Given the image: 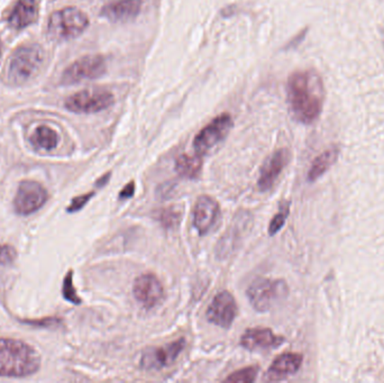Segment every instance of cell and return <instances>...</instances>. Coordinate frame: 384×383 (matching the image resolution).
<instances>
[{
  "label": "cell",
  "mask_w": 384,
  "mask_h": 383,
  "mask_svg": "<svg viewBox=\"0 0 384 383\" xmlns=\"http://www.w3.org/2000/svg\"><path fill=\"white\" fill-rule=\"evenodd\" d=\"M115 97L104 89H87L72 95L64 102L68 111L77 114H95L114 105Z\"/></svg>",
  "instance_id": "7"
},
{
  "label": "cell",
  "mask_w": 384,
  "mask_h": 383,
  "mask_svg": "<svg viewBox=\"0 0 384 383\" xmlns=\"http://www.w3.org/2000/svg\"><path fill=\"white\" fill-rule=\"evenodd\" d=\"M186 348V339H179L176 342L146 348L140 358V367L144 370H161L171 367Z\"/></svg>",
  "instance_id": "10"
},
{
  "label": "cell",
  "mask_w": 384,
  "mask_h": 383,
  "mask_svg": "<svg viewBox=\"0 0 384 383\" xmlns=\"http://www.w3.org/2000/svg\"><path fill=\"white\" fill-rule=\"evenodd\" d=\"M289 212H290V209H289V204L282 205L277 215L272 218L271 223H270L269 225V234L271 235V236L280 232L281 229L284 226L287 218H288L289 216Z\"/></svg>",
  "instance_id": "24"
},
{
  "label": "cell",
  "mask_w": 384,
  "mask_h": 383,
  "mask_svg": "<svg viewBox=\"0 0 384 383\" xmlns=\"http://www.w3.org/2000/svg\"><path fill=\"white\" fill-rule=\"evenodd\" d=\"M49 199V193L41 183L25 180L18 186L14 199V209L18 215L28 216L41 209Z\"/></svg>",
  "instance_id": "9"
},
{
  "label": "cell",
  "mask_w": 384,
  "mask_h": 383,
  "mask_svg": "<svg viewBox=\"0 0 384 383\" xmlns=\"http://www.w3.org/2000/svg\"><path fill=\"white\" fill-rule=\"evenodd\" d=\"M220 204L212 197H199L193 207V227L200 235H206L220 217Z\"/></svg>",
  "instance_id": "14"
},
{
  "label": "cell",
  "mask_w": 384,
  "mask_h": 383,
  "mask_svg": "<svg viewBox=\"0 0 384 383\" xmlns=\"http://www.w3.org/2000/svg\"><path fill=\"white\" fill-rule=\"evenodd\" d=\"M41 358L30 345L13 339H0V377L24 378L37 372Z\"/></svg>",
  "instance_id": "2"
},
{
  "label": "cell",
  "mask_w": 384,
  "mask_h": 383,
  "mask_svg": "<svg viewBox=\"0 0 384 383\" xmlns=\"http://www.w3.org/2000/svg\"><path fill=\"white\" fill-rule=\"evenodd\" d=\"M236 315V301L229 291L217 293L206 312V317L209 323L225 328V329L233 325Z\"/></svg>",
  "instance_id": "11"
},
{
  "label": "cell",
  "mask_w": 384,
  "mask_h": 383,
  "mask_svg": "<svg viewBox=\"0 0 384 383\" xmlns=\"http://www.w3.org/2000/svg\"><path fill=\"white\" fill-rule=\"evenodd\" d=\"M304 356L299 353H283L272 362L266 371V379L269 381H281L289 378L299 371Z\"/></svg>",
  "instance_id": "17"
},
{
  "label": "cell",
  "mask_w": 384,
  "mask_h": 383,
  "mask_svg": "<svg viewBox=\"0 0 384 383\" xmlns=\"http://www.w3.org/2000/svg\"><path fill=\"white\" fill-rule=\"evenodd\" d=\"M181 212L173 207L162 208L157 212V221L162 225L163 229H171L178 226L181 221Z\"/></svg>",
  "instance_id": "22"
},
{
  "label": "cell",
  "mask_w": 384,
  "mask_h": 383,
  "mask_svg": "<svg viewBox=\"0 0 384 383\" xmlns=\"http://www.w3.org/2000/svg\"><path fill=\"white\" fill-rule=\"evenodd\" d=\"M30 142L36 149L51 151L58 147L59 135L49 126H39L30 136Z\"/></svg>",
  "instance_id": "21"
},
{
  "label": "cell",
  "mask_w": 384,
  "mask_h": 383,
  "mask_svg": "<svg viewBox=\"0 0 384 383\" xmlns=\"http://www.w3.org/2000/svg\"><path fill=\"white\" fill-rule=\"evenodd\" d=\"M258 373V367H247L228 375L224 381L229 383H252L256 380Z\"/></svg>",
  "instance_id": "23"
},
{
  "label": "cell",
  "mask_w": 384,
  "mask_h": 383,
  "mask_svg": "<svg viewBox=\"0 0 384 383\" xmlns=\"http://www.w3.org/2000/svg\"><path fill=\"white\" fill-rule=\"evenodd\" d=\"M135 193V182L131 181L123 188V190L119 193V199L121 200H126V199L132 198Z\"/></svg>",
  "instance_id": "28"
},
{
  "label": "cell",
  "mask_w": 384,
  "mask_h": 383,
  "mask_svg": "<svg viewBox=\"0 0 384 383\" xmlns=\"http://www.w3.org/2000/svg\"><path fill=\"white\" fill-rule=\"evenodd\" d=\"M142 6L143 0H116L104 5L100 15L112 23L129 22L138 16Z\"/></svg>",
  "instance_id": "16"
},
{
  "label": "cell",
  "mask_w": 384,
  "mask_h": 383,
  "mask_svg": "<svg viewBox=\"0 0 384 383\" xmlns=\"http://www.w3.org/2000/svg\"><path fill=\"white\" fill-rule=\"evenodd\" d=\"M290 161V152L287 149H279L270 155L260 170L258 188L260 191H268L275 186L283 170Z\"/></svg>",
  "instance_id": "13"
},
{
  "label": "cell",
  "mask_w": 384,
  "mask_h": 383,
  "mask_svg": "<svg viewBox=\"0 0 384 383\" xmlns=\"http://www.w3.org/2000/svg\"><path fill=\"white\" fill-rule=\"evenodd\" d=\"M233 124V118L227 113L220 114V116L212 119L198 133L193 140L196 154L200 157L209 154L217 145H220L227 138Z\"/></svg>",
  "instance_id": "6"
},
{
  "label": "cell",
  "mask_w": 384,
  "mask_h": 383,
  "mask_svg": "<svg viewBox=\"0 0 384 383\" xmlns=\"http://www.w3.org/2000/svg\"><path fill=\"white\" fill-rule=\"evenodd\" d=\"M16 251L8 245H0V265H11L16 259Z\"/></svg>",
  "instance_id": "26"
},
{
  "label": "cell",
  "mask_w": 384,
  "mask_h": 383,
  "mask_svg": "<svg viewBox=\"0 0 384 383\" xmlns=\"http://www.w3.org/2000/svg\"><path fill=\"white\" fill-rule=\"evenodd\" d=\"M382 35H383V45H384V30L382 32Z\"/></svg>",
  "instance_id": "29"
},
{
  "label": "cell",
  "mask_w": 384,
  "mask_h": 383,
  "mask_svg": "<svg viewBox=\"0 0 384 383\" xmlns=\"http://www.w3.org/2000/svg\"><path fill=\"white\" fill-rule=\"evenodd\" d=\"M37 16L39 8L36 0H18L8 17V24L15 30H23L35 23Z\"/></svg>",
  "instance_id": "18"
},
{
  "label": "cell",
  "mask_w": 384,
  "mask_h": 383,
  "mask_svg": "<svg viewBox=\"0 0 384 383\" xmlns=\"http://www.w3.org/2000/svg\"><path fill=\"white\" fill-rule=\"evenodd\" d=\"M133 295L144 308L152 309L163 300L164 288L153 273H144L135 279Z\"/></svg>",
  "instance_id": "12"
},
{
  "label": "cell",
  "mask_w": 384,
  "mask_h": 383,
  "mask_svg": "<svg viewBox=\"0 0 384 383\" xmlns=\"http://www.w3.org/2000/svg\"><path fill=\"white\" fill-rule=\"evenodd\" d=\"M338 157H340V149L338 147H332V149L323 152L320 155L316 157L315 161L311 164V170L308 172V180L313 182L319 179L323 174H326L330 170V166L335 164Z\"/></svg>",
  "instance_id": "19"
},
{
  "label": "cell",
  "mask_w": 384,
  "mask_h": 383,
  "mask_svg": "<svg viewBox=\"0 0 384 383\" xmlns=\"http://www.w3.org/2000/svg\"><path fill=\"white\" fill-rule=\"evenodd\" d=\"M203 170L200 155L181 154L176 161V171L184 179H196Z\"/></svg>",
  "instance_id": "20"
},
{
  "label": "cell",
  "mask_w": 384,
  "mask_h": 383,
  "mask_svg": "<svg viewBox=\"0 0 384 383\" xmlns=\"http://www.w3.org/2000/svg\"><path fill=\"white\" fill-rule=\"evenodd\" d=\"M246 296L256 312H269L275 303L288 296V286L283 280L258 278L250 284Z\"/></svg>",
  "instance_id": "5"
},
{
  "label": "cell",
  "mask_w": 384,
  "mask_h": 383,
  "mask_svg": "<svg viewBox=\"0 0 384 383\" xmlns=\"http://www.w3.org/2000/svg\"><path fill=\"white\" fill-rule=\"evenodd\" d=\"M287 102L291 115L301 124H313L325 102L324 81L313 70L296 71L287 83Z\"/></svg>",
  "instance_id": "1"
},
{
  "label": "cell",
  "mask_w": 384,
  "mask_h": 383,
  "mask_svg": "<svg viewBox=\"0 0 384 383\" xmlns=\"http://www.w3.org/2000/svg\"><path fill=\"white\" fill-rule=\"evenodd\" d=\"M283 343L284 337L275 335L270 328H248L241 337V346L252 352L277 348Z\"/></svg>",
  "instance_id": "15"
},
{
  "label": "cell",
  "mask_w": 384,
  "mask_h": 383,
  "mask_svg": "<svg viewBox=\"0 0 384 383\" xmlns=\"http://www.w3.org/2000/svg\"><path fill=\"white\" fill-rule=\"evenodd\" d=\"M43 51L40 45H23L11 54L7 66V79L14 85L28 83L43 63Z\"/></svg>",
  "instance_id": "3"
},
{
  "label": "cell",
  "mask_w": 384,
  "mask_h": 383,
  "mask_svg": "<svg viewBox=\"0 0 384 383\" xmlns=\"http://www.w3.org/2000/svg\"><path fill=\"white\" fill-rule=\"evenodd\" d=\"M106 70L107 64L104 56H83L64 70L61 83L64 85H74L83 81L95 80L102 77L106 73Z\"/></svg>",
  "instance_id": "8"
},
{
  "label": "cell",
  "mask_w": 384,
  "mask_h": 383,
  "mask_svg": "<svg viewBox=\"0 0 384 383\" xmlns=\"http://www.w3.org/2000/svg\"><path fill=\"white\" fill-rule=\"evenodd\" d=\"M64 293L66 299L71 301V303H77V305L81 303V299L78 297L77 291H76V289H74L73 287V282H72L71 271L68 273V276H66V280H64Z\"/></svg>",
  "instance_id": "25"
},
{
  "label": "cell",
  "mask_w": 384,
  "mask_h": 383,
  "mask_svg": "<svg viewBox=\"0 0 384 383\" xmlns=\"http://www.w3.org/2000/svg\"><path fill=\"white\" fill-rule=\"evenodd\" d=\"M88 26L89 18L85 13L76 7H66L49 16L47 30L52 39L66 41L81 35Z\"/></svg>",
  "instance_id": "4"
},
{
  "label": "cell",
  "mask_w": 384,
  "mask_h": 383,
  "mask_svg": "<svg viewBox=\"0 0 384 383\" xmlns=\"http://www.w3.org/2000/svg\"><path fill=\"white\" fill-rule=\"evenodd\" d=\"M95 196V193H85L83 196L77 197L72 200L71 205H70L69 208H68V212H78V210L81 209L83 207L85 206V204L90 200L92 197Z\"/></svg>",
  "instance_id": "27"
}]
</instances>
